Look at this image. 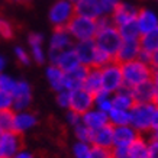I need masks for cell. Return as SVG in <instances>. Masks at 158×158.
<instances>
[{"mask_svg": "<svg viewBox=\"0 0 158 158\" xmlns=\"http://www.w3.org/2000/svg\"><path fill=\"white\" fill-rule=\"evenodd\" d=\"M16 80L15 78H12L10 76H7V74H0V90L3 91H7V93H13L15 89H16Z\"/></svg>", "mask_w": 158, "mask_h": 158, "instance_id": "836d02e7", "label": "cell"}, {"mask_svg": "<svg viewBox=\"0 0 158 158\" xmlns=\"http://www.w3.org/2000/svg\"><path fill=\"white\" fill-rule=\"evenodd\" d=\"M70 2H71V3H77V2H78V0H70Z\"/></svg>", "mask_w": 158, "mask_h": 158, "instance_id": "816d5d0a", "label": "cell"}, {"mask_svg": "<svg viewBox=\"0 0 158 158\" xmlns=\"http://www.w3.org/2000/svg\"><path fill=\"white\" fill-rule=\"evenodd\" d=\"M118 29H119L122 39H139V36H141L139 28L136 25V19L120 25V26H118Z\"/></svg>", "mask_w": 158, "mask_h": 158, "instance_id": "f546056e", "label": "cell"}, {"mask_svg": "<svg viewBox=\"0 0 158 158\" xmlns=\"http://www.w3.org/2000/svg\"><path fill=\"white\" fill-rule=\"evenodd\" d=\"M12 105H13V96L7 91L0 90V110L12 109Z\"/></svg>", "mask_w": 158, "mask_h": 158, "instance_id": "74e56055", "label": "cell"}, {"mask_svg": "<svg viewBox=\"0 0 158 158\" xmlns=\"http://www.w3.org/2000/svg\"><path fill=\"white\" fill-rule=\"evenodd\" d=\"M90 151L91 147L87 142L78 141L77 144L73 145V155H74V158H90Z\"/></svg>", "mask_w": 158, "mask_h": 158, "instance_id": "d6a6232c", "label": "cell"}, {"mask_svg": "<svg viewBox=\"0 0 158 158\" xmlns=\"http://www.w3.org/2000/svg\"><path fill=\"white\" fill-rule=\"evenodd\" d=\"M67 120H68V123L74 128L76 125L81 123V115H78V113H76V112L70 110V112H68V115H67Z\"/></svg>", "mask_w": 158, "mask_h": 158, "instance_id": "7bdbcfd3", "label": "cell"}, {"mask_svg": "<svg viewBox=\"0 0 158 158\" xmlns=\"http://www.w3.org/2000/svg\"><path fill=\"white\" fill-rule=\"evenodd\" d=\"M77 57L80 60V64L86 67H93L94 64V55H96V42L94 39H86V41H77L76 45H73Z\"/></svg>", "mask_w": 158, "mask_h": 158, "instance_id": "8fae6325", "label": "cell"}, {"mask_svg": "<svg viewBox=\"0 0 158 158\" xmlns=\"http://www.w3.org/2000/svg\"><path fill=\"white\" fill-rule=\"evenodd\" d=\"M149 65H151L152 68H158V49L151 54V61H149Z\"/></svg>", "mask_w": 158, "mask_h": 158, "instance_id": "bcb514c9", "label": "cell"}, {"mask_svg": "<svg viewBox=\"0 0 158 158\" xmlns=\"http://www.w3.org/2000/svg\"><path fill=\"white\" fill-rule=\"evenodd\" d=\"M112 99V107H116V109H123V110H129L132 106L135 105V100L132 94H131V89L129 87H122L118 91L113 93V97Z\"/></svg>", "mask_w": 158, "mask_h": 158, "instance_id": "603a6c76", "label": "cell"}, {"mask_svg": "<svg viewBox=\"0 0 158 158\" xmlns=\"http://www.w3.org/2000/svg\"><path fill=\"white\" fill-rule=\"evenodd\" d=\"M91 144L103 148H113V125L106 123L102 128L93 131L91 135Z\"/></svg>", "mask_w": 158, "mask_h": 158, "instance_id": "e0dca14e", "label": "cell"}, {"mask_svg": "<svg viewBox=\"0 0 158 158\" xmlns=\"http://www.w3.org/2000/svg\"><path fill=\"white\" fill-rule=\"evenodd\" d=\"M128 149H129L132 158H148V142L139 135L128 147Z\"/></svg>", "mask_w": 158, "mask_h": 158, "instance_id": "f1b7e54d", "label": "cell"}, {"mask_svg": "<svg viewBox=\"0 0 158 158\" xmlns=\"http://www.w3.org/2000/svg\"><path fill=\"white\" fill-rule=\"evenodd\" d=\"M0 158H3V157H2V154H0Z\"/></svg>", "mask_w": 158, "mask_h": 158, "instance_id": "f5cc1de1", "label": "cell"}, {"mask_svg": "<svg viewBox=\"0 0 158 158\" xmlns=\"http://www.w3.org/2000/svg\"><path fill=\"white\" fill-rule=\"evenodd\" d=\"M15 35V29H13V25L10 23L7 19L2 18L0 16V36L5 39H12Z\"/></svg>", "mask_w": 158, "mask_h": 158, "instance_id": "e575fe53", "label": "cell"}, {"mask_svg": "<svg viewBox=\"0 0 158 158\" xmlns=\"http://www.w3.org/2000/svg\"><path fill=\"white\" fill-rule=\"evenodd\" d=\"M87 71H89V67L86 65H77L76 68H73L70 71L65 73V77H64V89L65 90H76V89H80L83 87V83H84V78L87 76Z\"/></svg>", "mask_w": 158, "mask_h": 158, "instance_id": "5bb4252c", "label": "cell"}, {"mask_svg": "<svg viewBox=\"0 0 158 158\" xmlns=\"http://www.w3.org/2000/svg\"><path fill=\"white\" fill-rule=\"evenodd\" d=\"M102 73V90H105L109 94H113L115 91L123 87V77L120 64L116 61L109 62L107 65L100 68Z\"/></svg>", "mask_w": 158, "mask_h": 158, "instance_id": "5b68a950", "label": "cell"}, {"mask_svg": "<svg viewBox=\"0 0 158 158\" xmlns=\"http://www.w3.org/2000/svg\"><path fill=\"white\" fill-rule=\"evenodd\" d=\"M64 77H65V73L60 67H57L55 64H51L47 68V78L55 91L64 90Z\"/></svg>", "mask_w": 158, "mask_h": 158, "instance_id": "484cf974", "label": "cell"}, {"mask_svg": "<svg viewBox=\"0 0 158 158\" xmlns=\"http://www.w3.org/2000/svg\"><path fill=\"white\" fill-rule=\"evenodd\" d=\"M15 57H16V60H18L22 65H29L31 61H32L31 54L25 48H22V47H16V48H15Z\"/></svg>", "mask_w": 158, "mask_h": 158, "instance_id": "d590c367", "label": "cell"}, {"mask_svg": "<svg viewBox=\"0 0 158 158\" xmlns=\"http://www.w3.org/2000/svg\"><path fill=\"white\" fill-rule=\"evenodd\" d=\"M23 147L22 134L16 131H6L0 138V154L3 158H12Z\"/></svg>", "mask_w": 158, "mask_h": 158, "instance_id": "ba28073f", "label": "cell"}, {"mask_svg": "<svg viewBox=\"0 0 158 158\" xmlns=\"http://www.w3.org/2000/svg\"><path fill=\"white\" fill-rule=\"evenodd\" d=\"M148 158H158V141L151 139L148 142Z\"/></svg>", "mask_w": 158, "mask_h": 158, "instance_id": "b9f144b4", "label": "cell"}, {"mask_svg": "<svg viewBox=\"0 0 158 158\" xmlns=\"http://www.w3.org/2000/svg\"><path fill=\"white\" fill-rule=\"evenodd\" d=\"M5 67H6V60H5V57H2V55H0V74L3 73Z\"/></svg>", "mask_w": 158, "mask_h": 158, "instance_id": "7dc6e473", "label": "cell"}, {"mask_svg": "<svg viewBox=\"0 0 158 158\" xmlns=\"http://www.w3.org/2000/svg\"><path fill=\"white\" fill-rule=\"evenodd\" d=\"M139 49H141L139 39H123L113 61L122 64V62L131 61V60H136L139 54Z\"/></svg>", "mask_w": 158, "mask_h": 158, "instance_id": "4fadbf2b", "label": "cell"}, {"mask_svg": "<svg viewBox=\"0 0 158 158\" xmlns=\"http://www.w3.org/2000/svg\"><path fill=\"white\" fill-rule=\"evenodd\" d=\"M152 139H157V141H158V129H154L152 131Z\"/></svg>", "mask_w": 158, "mask_h": 158, "instance_id": "c3c4849f", "label": "cell"}, {"mask_svg": "<svg viewBox=\"0 0 158 158\" xmlns=\"http://www.w3.org/2000/svg\"><path fill=\"white\" fill-rule=\"evenodd\" d=\"M73 47V36L67 28H55L51 41H49V51H62Z\"/></svg>", "mask_w": 158, "mask_h": 158, "instance_id": "ac0fdd59", "label": "cell"}, {"mask_svg": "<svg viewBox=\"0 0 158 158\" xmlns=\"http://www.w3.org/2000/svg\"><path fill=\"white\" fill-rule=\"evenodd\" d=\"M94 106V94H91L90 91L86 89H76L70 91V106L68 109L76 112L78 115L86 113L87 110H90Z\"/></svg>", "mask_w": 158, "mask_h": 158, "instance_id": "52a82bcc", "label": "cell"}, {"mask_svg": "<svg viewBox=\"0 0 158 158\" xmlns=\"http://www.w3.org/2000/svg\"><path fill=\"white\" fill-rule=\"evenodd\" d=\"M83 89L90 91L91 94H97L102 90V73L99 67H89L87 76L83 83Z\"/></svg>", "mask_w": 158, "mask_h": 158, "instance_id": "cb8c5ba5", "label": "cell"}, {"mask_svg": "<svg viewBox=\"0 0 158 158\" xmlns=\"http://www.w3.org/2000/svg\"><path fill=\"white\" fill-rule=\"evenodd\" d=\"M90 158H112V149L93 145L90 151Z\"/></svg>", "mask_w": 158, "mask_h": 158, "instance_id": "8d00e7d4", "label": "cell"}, {"mask_svg": "<svg viewBox=\"0 0 158 158\" xmlns=\"http://www.w3.org/2000/svg\"><path fill=\"white\" fill-rule=\"evenodd\" d=\"M67 31L77 41H86V39H94L97 34V22L96 19L74 15L73 19L68 22Z\"/></svg>", "mask_w": 158, "mask_h": 158, "instance_id": "3957f363", "label": "cell"}, {"mask_svg": "<svg viewBox=\"0 0 158 158\" xmlns=\"http://www.w3.org/2000/svg\"><path fill=\"white\" fill-rule=\"evenodd\" d=\"M74 15V3L70 0H57L49 9V22L54 25V28H67Z\"/></svg>", "mask_w": 158, "mask_h": 158, "instance_id": "8992f818", "label": "cell"}, {"mask_svg": "<svg viewBox=\"0 0 158 158\" xmlns=\"http://www.w3.org/2000/svg\"><path fill=\"white\" fill-rule=\"evenodd\" d=\"M154 109H155L154 103H135L129 109L131 126L135 128L138 132L151 131Z\"/></svg>", "mask_w": 158, "mask_h": 158, "instance_id": "277c9868", "label": "cell"}, {"mask_svg": "<svg viewBox=\"0 0 158 158\" xmlns=\"http://www.w3.org/2000/svg\"><path fill=\"white\" fill-rule=\"evenodd\" d=\"M3 132H5V131H3L2 128H0V138H2V135H3Z\"/></svg>", "mask_w": 158, "mask_h": 158, "instance_id": "f907efd6", "label": "cell"}, {"mask_svg": "<svg viewBox=\"0 0 158 158\" xmlns=\"http://www.w3.org/2000/svg\"><path fill=\"white\" fill-rule=\"evenodd\" d=\"M49 60L52 64H55L57 67H60L64 73L70 71L73 68H76L77 65H80V60L77 57L74 48H67L62 51H49Z\"/></svg>", "mask_w": 158, "mask_h": 158, "instance_id": "9c48e42d", "label": "cell"}, {"mask_svg": "<svg viewBox=\"0 0 158 158\" xmlns=\"http://www.w3.org/2000/svg\"><path fill=\"white\" fill-rule=\"evenodd\" d=\"M139 45L141 49H144L147 52L152 54L154 51L158 49V26L154 28L152 31H149L147 34L139 36Z\"/></svg>", "mask_w": 158, "mask_h": 158, "instance_id": "4316f807", "label": "cell"}, {"mask_svg": "<svg viewBox=\"0 0 158 158\" xmlns=\"http://www.w3.org/2000/svg\"><path fill=\"white\" fill-rule=\"evenodd\" d=\"M136 15H138V9L134 7L132 5H128V3H120L116 6L113 12H112V16L110 19L113 22L115 26H120V25L126 23L129 20L136 19Z\"/></svg>", "mask_w": 158, "mask_h": 158, "instance_id": "9a60e30c", "label": "cell"}, {"mask_svg": "<svg viewBox=\"0 0 158 158\" xmlns=\"http://www.w3.org/2000/svg\"><path fill=\"white\" fill-rule=\"evenodd\" d=\"M29 47H31V58L38 64H44L45 61V52L42 49L44 36L41 34H31L28 38Z\"/></svg>", "mask_w": 158, "mask_h": 158, "instance_id": "d4e9b609", "label": "cell"}, {"mask_svg": "<svg viewBox=\"0 0 158 158\" xmlns=\"http://www.w3.org/2000/svg\"><path fill=\"white\" fill-rule=\"evenodd\" d=\"M15 123V110L13 109H3L0 110V128L5 131H13Z\"/></svg>", "mask_w": 158, "mask_h": 158, "instance_id": "4dcf8cb0", "label": "cell"}, {"mask_svg": "<svg viewBox=\"0 0 158 158\" xmlns=\"http://www.w3.org/2000/svg\"><path fill=\"white\" fill-rule=\"evenodd\" d=\"M74 10L76 15L91 18V19H97L99 16L103 15L97 0H78L77 3H74Z\"/></svg>", "mask_w": 158, "mask_h": 158, "instance_id": "d6986e66", "label": "cell"}, {"mask_svg": "<svg viewBox=\"0 0 158 158\" xmlns=\"http://www.w3.org/2000/svg\"><path fill=\"white\" fill-rule=\"evenodd\" d=\"M131 94L134 97L135 103H152L154 94H155L152 80H147L138 86L131 87Z\"/></svg>", "mask_w": 158, "mask_h": 158, "instance_id": "2e32d148", "label": "cell"}, {"mask_svg": "<svg viewBox=\"0 0 158 158\" xmlns=\"http://www.w3.org/2000/svg\"><path fill=\"white\" fill-rule=\"evenodd\" d=\"M13 96V105L12 109L15 112H20V110H26L32 102V90L31 86L28 84V81L25 80H19L16 83V89L12 93Z\"/></svg>", "mask_w": 158, "mask_h": 158, "instance_id": "30bf717a", "label": "cell"}, {"mask_svg": "<svg viewBox=\"0 0 158 158\" xmlns=\"http://www.w3.org/2000/svg\"><path fill=\"white\" fill-rule=\"evenodd\" d=\"M74 134H76V136H77L78 141L91 144V135H93V131H91L90 128H87L83 122L74 126Z\"/></svg>", "mask_w": 158, "mask_h": 158, "instance_id": "1f68e13d", "label": "cell"}, {"mask_svg": "<svg viewBox=\"0 0 158 158\" xmlns=\"http://www.w3.org/2000/svg\"><path fill=\"white\" fill-rule=\"evenodd\" d=\"M38 123V118L31 113L28 110H20V112H15V123H13V131L23 134L26 131L32 129L35 125Z\"/></svg>", "mask_w": 158, "mask_h": 158, "instance_id": "ffe728a7", "label": "cell"}, {"mask_svg": "<svg viewBox=\"0 0 158 158\" xmlns=\"http://www.w3.org/2000/svg\"><path fill=\"white\" fill-rule=\"evenodd\" d=\"M107 118H109V123L113 126H122V125H131V115L129 110L123 109H112L107 112Z\"/></svg>", "mask_w": 158, "mask_h": 158, "instance_id": "83f0119b", "label": "cell"}, {"mask_svg": "<svg viewBox=\"0 0 158 158\" xmlns=\"http://www.w3.org/2000/svg\"><path fill=\"white\" fill-rule=\"evenodd\" d=\"M122 41L123 39L120 36L119 29L115 25H107L105 28L97 29V34L94 36V42H96L97 48L107 52L113 60L122 45Z\"/></svg>", "mask_w": 158, "mask_h": 158, "instance_id": "7a4b0ae2", "label": "cell"}, {"mask_svg": "<svg viewBox=\"0 0 158 158\" xmlns=\"http://www.w3.org/2000/svg\"><path fill=\"white\" fill-rule=\"evenodd\" d=\"M81 122L86 125L87 128H90L91 131L94 129H99L102 128L103 125L109 123V118H107V113L102 112V110H87L86 113L81 115Z\"/></svg>", "mask_w": 158, "mask_h": 158, "instance_id": "44dd1931", "label": "cell"}, {"mask_svg": "<svg viewBox=\"0 0 158 158\" xmlns=\"http://www.w3.org/2000/svg\"><path fill=\"white\" fill-rule=\"evenodd\" d=\"M136 25L139 28V32L141 35L147 34L149 31H152L154 28L158 26V18L155 16L154 12L147 9L138 10V15H136Z\"/></svg>", "mask_w": 158, "mask_h": 158, "instance_id": "7402d4cb", "label": "cell"}, {"mask_svg": "<svg viewBox=\"0 0 158 158\" xmlns=\"http://www.w3.org/2000/svg\"><path fill=\"white\" fill-rule=\"evenodd\" d=\"M97 2H99V5H100L103 15L112 13L113 9L119 5V0H97Z\"/></svg>", "mask_w": 158, "mask_h": 158, "instance_id": "f35d334b", "label": "cell"}, {"mask_svg": "<svg viewBox=\"0 0 158 158\" xmlns=\"http://www.w3.org/2000/svg\"><path fill=\"white\" fill-rule=\"evenodd\" d=\"M158 129V106H155L152 115V123H151V131Z\"/></svg>", "mask_w": 158, "mask_h": 158, "instance_id": "ee69618b", "label": "cell"}, {"mask_svg": "<svg viewBox=\"0 0 158 158\" xmlns=\"http://www.w3.org/2000/svg\"><path fill=\"white\" fill-rule=\"evenodd\" d=\"M57 103L61 107H65L68 109L70 106V90H61V91H57Z\"/></svg>", "mask_w": 158, "mask_h": 158, "instance_id": "ab89813d", "label": "cell"}, {"mask_svg": "<svg viewBox=\"0 0 158 158\" xmlns=\"http://www.w3.org/2000/svg\"><path fill=\"white\" fill-rule=\"evenodd\" d=\"M122 77H123V86L125 87H134L141 83L151 80L152 78L154 68L139 60H131V61L122 62L120 64Z\"/></svg>", "mask_w": 158, "mask_h": 158, "instance_id": "6da1fadb", "label": "cell"}, {"mask_svg": "<svg viewBox=\"0 0 158 158\" xmlns=\"http://www.w3.org/2000/svg\"><path fill=\"white\" fill-rule=\"evenodd\" d=\"M10 2H15V3H26L28 0H10Z\"/></svg>", "mask_w": 158, "mask_h": 158, "instance_id": "681fc988", "label": "cell"}, {"mask_svg": "<svg viewBox=\"0 0 158 158\" xmlns=\"http://www.w3.org/2000/svg\"><path fill=\"white\" fill-rule=\"evenodd\" d=\"M112 158H132L129 149L125 147H113L112 148Z\"/></svg>", "mask_w": 158, "mask_h": 158, "instance_id": "60d3db41", "label": "cell"}, {"mask_svg": "<svg viewBox=\"0 0 158 158\" xmlns=\"http://www.w3.org/2000/svg\"><path fill=\"white\" fill-rule=\"evenodd\" d=\"M12 158H35L34 155L31 152H28V151H25V149H20L18 154H15Z\"/></svg>", "mask_w": 158, "mask_h": 158, "instance_id": "f6af8a7d", "label": "cell"}, {"mask_svg": "<svg viewBox=\"0 0 158 158\" xmlns=\"http://www.w3.org/2000/svg\"><path fill=\"white\" fill-rule=\"evenodd\" d=\"M138 136V131L131 125L113 126V147H125L128 148Z\"/></svg>", "mask_w": 158, "mask_h": 158, "instance_id": "7c38bea8", "label": "cell"}]
</instances>
